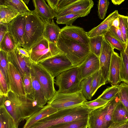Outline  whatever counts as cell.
<instances>
[{
	"instance_id": "obj_5",
	"label": "cell",
	"mask_w": 128,
	"mask_h": 128,
	"mask_svg": "<svg viewBox=\"0 0 128 128\" xmlns=\"http://www.w3.org/2000/svg\"><path fill=\"white\" fill-rule=\"evenodd\" d=\"M64 54L56 44L49 42L43 38L31 47L30 58L32 62L38 64L49 58Z\"/></svg>"
},
{
	"instance_id": "obj_9",
	"label": "cell",
	"mask_w": 128,
	"mask_h": 128,
	"mask_svg": "<svg viewBox=\"0 0 128 128\" xmlns=\"http://www.w3.org/2000/svg\"><path fill=\"white\" fill-rule=\"evenodd\" d=\"M38 64L44 68L54 78L62 72L75 67L64 54L49 58Z\"/></svg>"
},
{
	"instance_id": "obj_48",
	"label": "cell",
	"mask_w": 128,
	"mask_h": 128,
	"mask_svg": "<svg viewBox=\"0 0 128 128\" xmlns=\"http://www.w3.org/2000/svg\"><path fill=\"white\" fill-rule=\"evenodd\" d=\"M75 0H60L58 6V11L67 6Z\"/></svg>"
},
{
	"instance_id": "obj_26",
	"label": "cell",
	"mask_w": 128,
	"mask_h": 128,
	"mask_svg": "<svg viewBox=\"0 0 128 128\" xmlns=\"http://www.w3.org/2000/svg\"><path fill=\"white\" fill-rule=\"evenodd\" d=\"M0 128H17L14 120L4 105L0 106Z\"/></svg>"
},
{
	"instance_id": "obj_8",
	"label": "cell",
	"mask_w": 128,
	"mask_h": 128,
	"mask_svg": "<svg viewBox=\"0 0 128 128\" xmlns=\"http://www.w3.org/2000/svg\"><path fill=\"white\" fill-rule=\"evenodd\" d=\"M31 73L34 75L40 83L44 94L48 101L53 97L56 91L54 78L43 67L31 62Z\"/></svg>"
},
{
	"instance_id": "obj_27",
	"label": "cell",
	"mask_w": 128,
	"mask_h": 128,
	"mask_svg": "<svg viewBox=\"0 0 128 128\" xmlns=\"http://www.w3.org/2000/svg\"><path fill=\"white\" fill-rule=\"evenodd\" d=\"M20 13L5 5H0V23L8 24L19 16Z\"/></svg>"
},
{
	"instance_id": "obj_16",
	"label": "cell",
	"mask_w": 128,
	"mask_h": 128,
	"mask_svg": "<svg viewBox=\"0 0 128 128\" xmlns=\"http://www.w3.org/2000/svg\"><path fill=\"white\" fill-rule=\"evenodd\" d=\"M60 34L78 43L89 44L90 38L87 32L80 27L72 25L66 26L61 29Z\"/></svg>"
},
{
	"instance_id": "obj_44",
	"label": "cell",
	"mask_w": 128,
	"mask_h": 128,
	"mask_svg": "<svg viewBox=\"0 0 128 128\" xmlns=\"http://www.w3.org/2000/svg\"><path fill=\"white\" fill-rule=\"evenodd\" d=\"M22 78L26 94H31L32 91V81L31 72L24 74L22 77Z\"/></svg>"
},
{
	"instance_id": "obj_35",
	"label": "cell",
	"mask_w": 128,
	"mask_h": 128,
	"mask_svg": "<svg viewBox=\"0 0 128 128\" xmlns=\"http://www.w3.org/2000/svg\"><path fill=\"white\" fill-rule=\"evenodd\" d=\"M92 79L91 75L83 79L80 82V90L83 96L87 100H91L92 97L91 93Z\"/></svg>"
},
{
	"instance_id": "obj_42",
	"label": "cell",
	"mask_w": 128,
	"mask_h": 128,
	"mask_svg": "<svg viewBox=\"0 0 128 128\" xmlns=\"http://www.w3.org/2000/svg\"><path fill=\"white\" fill-rule=\"evenodd\" d=\"M108 102L98 98L94 100L84 102L82 104L89 108L93 110L104 106Z\"/></svg>"
},
{
	"instance_id": "obj_13",
	"label": "cell",
	"mask_w": 128,
	"mask_h": 128,
	"mask_svg": "<svg viewBox=\"0 0 128 128\" xmlns=\"http://www.w3.org/2000/svg\"><path fill=\"white\" fill-rule=\"evenodd\" d=\"M78 66L79 78L81 81L100 69L99 58L90 52L84 61Z\"/></svg>"
},
{
	"instance_id": "obj_21",
	"label": "cell",
	"mask_w": 128,
	"mask_h": 128,
	"mask_svg": "<svg viewBox=\"0 0 128 128\" xmlns=\"http://www.w3.org/2000/svg\"><path fill=\"white\" fill-rule=\"evenodd\" d=\"M58 110L47 104L26 120L23 128H30L40 120L56 112Z\"/></svg>"
},
{
	"instance_id": "obj_36",
	"label": "cell",
	"mask_w": 128,
	"mask_h": 128,
	"mask_svg": "<svg viewBox=\"0 0 128 128\" xmlns=\"http://www.w3.org/2000/svg\"><path fill=\"white\" fill-rule=\"evenodd\" d=\"M119 85L112 86L107 88L98 98L108 102L114 98L119 90Z\"/></svg>"
},
{
	"instance_id": "obj_45",
	"label": "cell",
	"mask_w": 128,
	"mask_h": 128,
	"mask_svg": "<svg viewBox=\"0 0 128 128\" xmlns=\"http://www.w3.org/2000/svg\"><path fill=\"white\" fill-rule=\"evenodd\" d=\"M108 31L115 37L125 43L122 33L119 27L117 28L112 26Z\"/></svg>"
},
{
	"instance_id": "obj_17",
	"label": "cell",
	"mask_w": 128,
	"mask_h": 128,
	"mask_svg": "<svg viewBox=\"0 0 128 128\" xmlns=\"http://www.w3.org/2000/svg\"><path fill=\"white\" fill-rule=\"evenodd\" d=\"M121 62L120 56L114 51L109 68L108 80L112 86L118 85L121 82L120 76Z\"/></svg>"
},
{
	"instance_id": "obj_56",
	"label": "cell",
	"mask_w": 128,
	"mask_h": 128,
	"mask_svg": "<svg viewBox=\"0 0 128 128\" xmlns=\"http://www.w3.org/2000/svg\"><path fill=\"white\" fill-rule=\"evenodd\" d=\"M87 128V126L85 127H84V128Z\"/></svg>"
},
{
	"instance_id": "obj_15",
	"label": "cell",
	"mask_w": 128,
	"mask_h": 128,
	"mask_svg": "<svg viewBox=\"0 0 128 128\" xmlns=\"http://www.w3.org/2000/svg\"><path fill=\"white\" fill-rule=\"evenodd\" d=\"M114 49L104 38L99 58L100 70L107 82H108L109 68Z\"/></svg>"
},
{
	"instance_id": "obj_52",
	"label": "cell",
	"mask_w": 128,
	"mask_h": 128,
	"mask_svg": "<svg viewBox=\"0 0 128 128\" xmlns=\"http://www.w3.org/2000/svg\"><path fill=\"white\" fill-rule=\"evenodd\" d=\"M116 128H128V121L123 124Z\"/></svg>"
},
{
	"instance_id": "obj_25",
	"label": "cell",
	"mask_w": 128,
	"mask_h": 128,
	"mask_svg": "<svg viewBox=\"0 0 128 128\" xmlns=\"http://www.w3.org/2000/svg\"><path fill=\"white\" fill-rule=\"evenodd\" d=\"M114 123L120 124L128 121V111L120 101L115 107L113 114Z\"/></svg>"
},
{
	"instance_id": "obj_31",
	"label": "cell",
	"mask_w": 128,
	"mask_h": 128,
	"mask_svg": "<svg viewBox=\"0 0 128 128\" xmlns=\"http://www.w3.org/2000/svg\"><path fill=\"white\" fill-rule=\"evenodd\" d=\"M91 93L92 96L95 94L98 89L102 86L105 84L107 82L103 76L100 69L92 75Z\"/></svg>"
},
{
	"instance_id": "obj_38",
	"label": "cell",
	"mask_w": 128,
	"mask_h": 128,
	"mask_svg": "<svg viewBox=\"0 0 128 128\" xmlns=\"http://www.w3.org/2000/svg\"><path fill=\"white\" fill-rule=\"evenodd\" d=\"M9 62L8 53L0 50V70L5 76L8 83V72Z\"/></svg>"
},
{
	"instance_id": "obj_7",
	"label": "cell",
	"mask_w": 128,
	"mask_h": 128,
	"mask_svg": "<svg viewBox=\"0 0 128 128\" xmlns=\"http://www.w3.org/2000/svg\"><path fill=\"white\" fill-rule=\"evenodd\" d=\"M87 101L81 90L72 93H62L56 91L47 104L59 110L82 105Z\"/></svg>"
},
{
	"instance_id": "obj_22",
	"label": "cell",
	"mask_w": 128,
	"mask_h": 128,
	"mask_svg": "<svg viewBox=\"0 0 128 128\" xmlns=\"http://www.w3.org/2000/svg\"><path fill=\"white\" fill-rule=\"evenodd\" d=\"M43 37L49 42L56 44L58 42L61 29L54 22L53 20L44 23Z\"/></svg>"
},
{
	"instance_id": "obj_23",
	"label": "cell",
	"mask_w": 128,
	"mask_h": 128,
	"mask_svg": "<svg viewBox=\"0 0 128 128\" xmlns=\"http://www.w3.org/2000/svg\"><path fill=\"white\" fill-rule=\"evenodd\" d=\"M5 5L20 14L21 15H28L34 12L30 10L22 0H0V5Z\"/></svg>"
},
{
	"instance_id": "obj_49",
	"label": "cell",
	"mask_w": 128,
	"mask_h": 128,
	"mask_svg": "<svg viewBox=\"0 0 128 128\" xmlns=\"http://www.w3.org/2000/svg\"><path fill=\"white\" fill-rule=\"evenodd\" d=\"M16 48L21 54L26 57L30 58V50L20 46H17Z\"/></svg>"
},
{
	"instance_id": "obj_34",
	"label": "cell",
	"mask_w": 128,
	"mask_h": 128,
	"mask_svg": "<svg viewBox=\"0 0 128 128\" xmlns=\"http://www.w3.org/2000/svg\"><path fill=\"white\" fill-rule=\"evenodd\" d=\"M104 37L114 49H116L120 52L124 51L126 44L115 37L109 31L104 34Z\"/></svg>"
},
{
	"instance_id": "obj_18",
	"label": "cell",
	"mask_w": 128,
	"mask_h": 128,
	"mask_svg": "<svg viewBox=\"0 0 128 128\" xmlns=\"http://www.w3.org/2000/svg\"><path fill=\"white\" fill-rule=\"evenodd\" d=\"M107 106V103L104 106L90 112L88 117V128H105L104 116Z\"/></svg>"
},
{
	"instance_id": "obj_40",
	"label": "cell",
	"mask_w": 128,
	"mask_h": 128,
	"mask_svg": "<svg viewBox=\"0 0 128 128\" xmlns=\"http://www.w3.org/2000/svg\"><path fill=\"white\" fill-rule=\"evenodd\" d=\"M80 17L79 15L76 14H70L56 18V22L58 24H65L66 26H70Z\"/></svg>"
},
{
	"instance_id": "obj_6",
	"label": "cell",
	"mask_w": 128,
	"mask_h": 128,
	"mask_svg": "<svg viewBox=\"0 0 128 128\" xmlns=\"http://www.w3.org/2000/svg\"><path fill=\"white\" fill-rule=\"evenodd\" d=\"M81 81L79 78L78 66L64 71L56 77L55 84L58 88L57 91L62 93H72L80 90Z\"/></svg>"
},
{
	"instance_id": "obj_50",
	"label": "cell",
	"mask_w": 128,
	"mask_h": 128,
	"mask_svg": "<svg viewBox=\"0 0 128 128\" xmlns=\"http://www.w3.org/2000/svg\"><path fill=\"white\" fill-rule=\"evenodd\" d=\"M120 22L118 17L116 18L113 21L112 26H113L116 28H119Z\"/></svg>"
},
{
	"instance_id": "obj_30",
	"label": "cell",
	"mask_w": 128,
	"mask_h": 128,
	"mask_svg": "<svg viewBox=\"0 0 128 128\" xmlns=\"http://www.w3.org/2000/svg\"><path fill=\"white\" fill-rule=\"evenodd\" d=\"M89 38V45L90 52L99 58L102 49L104 36L98 35Z\"/></svg>"
},
{
	"instance_id": "obj_2",
	"label": "cell",
	"mask_w": 128,
	"mask_h": 128,
	"mask_svg": "<svg viewBox=\"0 0 128 128\" xmlns=\"http://www.w3.org/2000/svg\"><path fill=\"white\" fill-rule=\"evenodd\" d=\"M92 110L82 104L58 110L40 120L30 128H48L58 124L87 118Z\"/></svg>"
},
{
	"instance_id": "obj_29",
	"label": "cell",
	"mask_w": 128,
	"mask_h": 128,
	"mask_svg": "<svg viewBox=\"0 0 128 128\" xmlns=\"http://www.w3.org/2000/svg\"><path fill=\"white\" fill-rule=\"evenodd\" d=\"M17 46L15 40L8 32L6 33L0 42V50L7 53L13 51Z\"/></svg>"
},
{
	"instance_id": "obj_10",
	"label": "cell",
	"mask_w": 128,
	"mask_h": 128,
	"mask_svg": "<svg viewBox=\"0 0 128 128\" xmlns=\"http://www.w3.org/2000/svg\"><path fill=\"white\" fill-rule=\"evenodd\" d=\"M94 2L92 0H76L74 2L58 10L56 14V18L68 14H74L80 17L88 15L93 7Z\"/></svg>"
},
{
	"instance_id": "obj_51",
	"label": "cell",
	"mask_w": 128,
	"mask_h": 128,
	"mask_svg": "<svg viewBox=\"0 0 128 128\" xmlns=\"http://www.w3.org/2000/svg\"><path fill=\"white\" fill-rule=\"evenodd\" d=\"M124 0H112V2L114 5H119L124 2Z\"/></svg>"
},
{
	"instance_id": "obj_32",
	"label": "cell",
	"mask_w": 128,
	"mask_h": 128,
	"mask_svg": "<svg viewBox=\"0 0 128 128\" xmlns=\"http://www.w3.org/2000/svg\"><path fill=\"white\" fill-rule=\"evenodd\" d=\"M88 118L62 123L48 128H82L87 126Z\"/></svg>"
},
{
	"instance_id": "obj_54",
	"label": "cell",
	"mask_w": 128,
	"mask_h": 128,
	"mask_svg": "<svg viewBox=\"0 0 128 128\" xmlns=\"http://www.w3.org/2000/svg\"><path fill=\"white\" fill-rule=\"evenodd\" d=\"M124 52L126 54L128 58V40L126 44V47L124 50Z\"/></svg>"
},
{
	"instance_id": "obj_46",
	"label": "cell",
	"mask_w": 128,
	"mask_h": 128,
	"mask_svg": "<svg viewBox=\"0 0 128 128\" xmlns=\"http://www.w3.org/2000/svg\"><path fill=\"white\" fill-rule=\"evenodd\" d=\"M60 0H46L48 6L56 14L58 10V6Z\"/></svg>"
},
{
	"instance_id": "obj_37",
	"label": "cell",
	"mask_w": 128,
	"mask_h": 128,
	"mask_svg": "<svg viewBox=\"0 0 128 128\" xmlns=\"http://www.w3.org/2000/svg\"><path fill=\"white\" fill-rule=\"evenodd\" d=\"M119 86L118 95L120 101L128 111V85L124 82L121 83Z\"/></svg>"
},
{
	"instance_id": "obj_12",
	"label": "cell",
	"mask_w": 128,
	"mask_h": 128,
	"mask_svg": "<svg viewBox=\"0 0 128 128\" xmlns=\"http://www.w3.org/2000/svg\"><path fill=\"white\" fill-rule=\"evenodd\" d=\"M8 73L10 91L18 96H26L22 77L14 66L9 62Z\"/></svg>"
},
{
	"instance_id": "obj_47",
	"label": "cell",
	"mask_w": 128,
	"mask_h": 128,
	"mask_svg": "<svg viewBox=\"0 0 128 128\" xmlns=\"http://www.w3.org/2000/svg\"><path fill=\"white\" fill-rule=\"evenodd\" d=\"M8 32L7 24L0 23V42Z\"/></svg>"
},
{
	"instance_id": "obj_4",
	"label": "cell",
	"mask_w": 128,
	"mask_h": 128,
	"mask_svg": "<svg viewBox=\"0 0 128 128\" xmlns=\"http://www.w3.org/2000/svg\"><path fill=\"white\" fill-rule=\"evenodd\" d=\"M25 16L26 24L22 47L30 50L32 46L43 38L45 24L34 10Z\"/></svg>"
},
{
	"instance_id": "obj_28",
	"label": "cell",
	"mask_w": 128,
	"mask_h": 128,
	"mask_svg": "<svg viewBox=\"0 0 128 128\" xmlns=\"http://www.w3.org/2000/svg\"><path fill=\"white\" fill-rule=\"evenodd\" d=\"M119 102L118 94L108 102L107 109L104 116L105 128H108L114 123L112 120L113 112L115 107Z\"/></svg>"
},
{
	"instance_id": "obj_43",
	"label": "cell",
	"mask_w": 128,
	"mask_h": 128,
	"mask_svg": "<svg viewBox=\"0 0 128 128\" xmlns=\"http://www.w3.org/2000/svg\"><path fill=\"white\" fill-rule=\"evenodd\" d=\"M10 91L8 82L5 76L0 70V94L7 96Z\"/></svg>"
},
{
	"instance_id": "obj_39",
	"label": "cell",
	"mask_w": 128,
	"mask_h": 128,
	"mask_svg": "<svg viewBox=\"0 0 128 128\" xmlns=\"http://www.w3.org/2000/svg\"><path fill=\"white\" fill-rule=\"evenodd\" d=\"M119 28L122 33L124 43L126 44L128 40V16L119 14Z\"/></svg>"
},
{
	"instance_id": "obj_3",
	"label": "cell",
	"mask_w": 128,
	"mask_h": 128,
	"mask_svg": "<svg viewBox=\"0 0 128 128\" xmlns=\"http://www.w3.org/2000/svg\"><path fill=\"white\" fill-rule=\"evenodd\" d=\"M56 45L74 67L81 64L90 52L89 44L78 43L60 33Z\"/></svg>"
},
{
	"instance_id": "obj_14",
	"label": "cell",
	"mask_w": 128,
	"mask_h": 128,
	"mask_svg": "<svg viewBox=\"0 0 128 128\" xmlns=\"http://www.w3.org/2000/svg\"><path fill=\"white\" fill-rule=\"evenodd\" d=\"M9 62L12 63L19 72L22 77L24 74L30 73L31 61L30 58L21 54L16 48L8 53Z\"/></svg>"
},
{
	"instance_id": "obj_20",
	"label": "cell",
	"mask_w": 128,
	"mask_h": 128,
	"mask_svg": "<svg viewBox=\"0 0 128 128\" xmlns=\"http://www.w3.org/2000/svg\"><path fill=\"white\" fill-rule=\"evenodd\" d=\"M32 2L35 8L34 11L44 23L56 17L55 14L45 0H33Z\"/></svg>"
},
{
	"instance_id": "obj_41",
	"label": "cell",
	"mask_w": 128,
	"mask_h": 128,
	"mask_svg": "<svg viewBox=\"0 0 128 128\" xmlns=\"http://www.w3.org/2000/svg\"><path fill=\"white\" fill-rule=\"evenodd\" d=\"M110 2L108 0H99L98 2V15L100 19H104L107 12Z\"/></svg>"
},
{
	"instance_id": "obj_33",
	"label": "cell",
	"mask_w": 128,
	"mask_h": 128,
	"mask_svg": "<svg viewBox=\"0 0 128 128\" xmlns=\"http://www.w3.org/2000/svg\"><path fill=\"white\" fill-rule=\"evenodd\" d=\"M121 59L120 76L121 82L128 85V58L124 51L120 52Z\"/></svg>"
},
{
	"instance_id": "obj_53",
	"label": "cell",
	"mask_w": 128,
	"mask_h": 128,
	"mask_svg": "<svg viewBox=\"0 0 128 128\" xmlns=\"http://www.w3.org/2000/svg\"><path fill=\"white\" fill-rule=\"evenodd\" d=\"M122 123L120 124H116L114 123L112 125L110 126L108 128H116L118 127L120 125L124 123Z\"/></svg>"
},
{
	"instance_id": "obj_19",
	"label": "cell",
	"mask_w": 128,
	"mask_h": 128,
	"mask_svg": "<svg viewBox=\"0 0 128 128\" xmlns=\"http://www.w3.org/2000/svg\"><path fill=\"white\" fill-rule=\"evenodd\" d=\"M119 14L116 10L110 13L98 26L87 32L88 36L90 38L98 35L104 36L112 26L113 21L118 17Z\"/></svg>"
},
{
	"instance_id": "obj_57",
	"label": "cell",
	"mask_w": 128,
	"mask_h": 128,
	"mask_svg": "<svg viewBox=\"0 0 128 128\" xmlns=\"http://www.w3.org/2000/svg\"><path fill=\"white\" fill-rule=\"evenodd\" d=\"M127 21H128V19H127Z\"/></svg>"
},
{
	"instance_id": "obj_55",
	"label": "cell",
	"mask_w": 128,
	"mask_h": 128,
	"mask_svg": "<svg viewBox=\"0 0 128 128\" xmlns=\"http://www.w3.org/2000/svg\"><path fill=\"white\" fill-rule=\"evenodd\" d=\"M24 2V3L26 4H28V3L30 1L29 0H23Z\"/></svg>"
},
{
	"instance_id": "obj_1",
	"label": "cell",
	"mask_w": 128,
	"mask_h": 128,
	"mask_svg": "<svg viewBox=\"0 0 128 128\" xmlns=\"http://www.w3.org/2000/svg\"><path fill=\"white\" fill-rule=\"evenodd\" d=\"M14 118L17 128L19 124L26 120L43 106H40L32 95L18 96L10 91L2 104Z\"/></svg>"
},
{
	"instance_id": "obj_24",
	"label": "cell",
	"mask_w": 128,
	"mask_h": 128,
	"mask_svg": "<svg viewBox=\"0 0 128 128\" xmlns=\"http://www.w3.org/2000/svg\"><path fill=\"white\" fill-rule=\"evenodd\" d=\"M31 74L32 81L31 94L40 106H44L48 101L46 98L42 87L37 78L31 73Z\"/></svg>"
},
{
	"instance_id": "obj_11",
	"label": "cell",
	"mask_w": 128,
	"mask_h": 128,
	"mask_svg": "<svg viewBox=\"0 0 128 128\" xmlns=\"http://www.w3.org/2000/svg\"><path fill=\"white\" fill-rule=\"evenodd\" d=\"M26 24V17L22 15L19 16L7 24L8 32L14 38L17 46H22L24 44Z\"/></svg>"
}]
</instances>
